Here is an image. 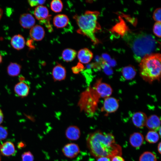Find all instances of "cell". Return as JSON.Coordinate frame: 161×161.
I'll return each instance as SVG.
<instances>
[{"instance_id": "cell-26", "label": "cell", "mask_w": 161, "mask_h": 161, "mask_svg": "<svg viewBox=\"0 0 161 161\" xmlns=\"http://www.w3.org/2000/svg\"><path fill=\"white\" fill-rule=\"evenodd\" d=\"M139 161H157V159L154 153L147 151L143 152L140 156Z\"/></svg>"}, {"instance_id": "cell-41", "label": "cell", "mask_w": 161, "mask_h": 161, "mask_svg": "<svg viewBox=\"0 0 161 161\" xmlns=\"http://www.w3.org/2000/svg\"><path fill=\"white\" fill-rule=\"evenodd\" d=\"M2 57L0 54V64L2 62Z\"/></svg>"}, {"instance_id": "cell-9", "label": "cell", "mask_w": 161, "mask_h": 161, "mask_svg": "<svg viewBox=\"0 0 161 161\" xmlns=\"http://www.w3.org/2000/svg\"><path fill=\"white\" fill-rule=\"evenodd\" d=\"M80 151L78 145L74 143L66 144L62 149V152L64 156L70 158L75 157L79 154Z\"/></svg>"}, {"instance_id": "cell-20", "label": "cell", "mask_w": 161, "mask_h": 161, "mask_svg": "<svg viewBox=\"0 0 161 161\" xmlns=\"http://www.w3.org/2000/svg\"><path fill=\"white\" fill-rule=\"evenodd\" d=\"M10 44L14 49L17 50H19L24 47L25 41L22 35L18 34L12 37L10 40Z\"/></svg>"}, {"instance_id": "cell-16", "label": "cell", "mask_w": 161, "mask_h": 161, "mask_svg": "<svg viewBox=\"0 0 161 161\" xmlns=\"http://www.w3.org/2000/svg\"><path fill=\"white\" fill-rule=\"evenodd\" d=\"M34 14L35 18L40 21L45 20L51 16L49 15L47 8L42 5L38 6L35 8Z\"/></svg>"}, {"instance_id": "cell-35", "label": "cell", "mask_w": 161, "mask_h": 161, "mask_svg": "<svg viewBox=\"0 0 161 161\" xmlns=\"http://www.w3.org/2000/svg\"><path fill=\"white\" fill-rule=\"evenodd\" d=\"M111 161H125V160L121 156L116 155L111 159Z\"/></svg>"}, {"instance_id": "cell-10", "label": "cell", "mask_w": 161, "mask_h": 161, "mask_svg": "<svg viewBox=\"0 0 161 161\" xmlns=\"http://www.w3.org/2000/svg\"><path fill=\"white\" fill-rule=\"evenodd\" d=\"M66 70L61 64L58 63L53 68L52 76L54 81H61L64 80L66 77Z\"/></svg>"}, {"instance_id": "cell-13", "label": "cell", "mask_w": 161, "mask_h": 161, "mask_svg": "<svg viewBox=\"0 0 161 161\" xmlns=\"http://www.w3.org/2000/svg\"><path fill=\"white\" fill-rule=\"evenodd\" d=\"M30 35L31 39L36 41H40L44 37L45 32L43 27L40 25H34L30 29Z\"/></svg>"}, {"instance_id": "cell-18", "label": "cell", "mask_w": 161, "mask_h": 161, "mask_svg": "<svg viewBox=\"0 0 161 161\" xmlns=\"http://www.w3.org/2000/svg\"><path fill=\"white\" fill-rule=\"evenodd\" d=\"M53 22L54 26L59 29L66 27L69 22L68 17L63 14H58L55 16Z\"/></svg>"}, {"instance_id": "cell-23", "label": "cell", "mask_w": 161, "mask_h": 161, "mask_svg": "<svg viewBox=\"0 0 161 161\" xmlns=\"http://www.w3.org/2000/svg\"><path fill=\"white\" fill-rule=\"evenodd\" d=\"M21 66L19 64L15 62H11L7 68V71L8 75L12 77L18 76L20 74Z\"/></svg>"}, {"instance_id": "cell-25", "label": "cell", "mask_w": 161, "mask_h": 161, "mask_svg": "<svg viewBox=\"0 0 161 161\" xmlns=\"http://www.w3.org/2000/svg\"><path fill=\"white\" fill-rule=\"evenodd\" d=\"M145 140L150 143H154L159 140V135L155 131L151 130L147 133L145 136Z\"/></svg>"}, {"instance_id": "cell-19", "label": "cell", "mask_w": 161, "mask_h": 161, "mask_svg": "<svg viewBox=\"0 0 161 161\" xmlns=\"http://www.w3.org/2000/svg\"><path fill=\"white\" fill-rule=\"evenodd\" d=\"M80 134L79 128L75 126H69L65 131L66 137L71 140H77L80 138Z\"/></svg>"}, {"instance_id": "cell-32", "label": "cell", "mask_w": 161, "mask_h": 161, "mask_svg": "<svg viewBox=\"0 0 161 161\" xmlns=\"http://www.w3.org/2000/svg\"><path fill=\"white\" fill-rule=\"evenodd\" d=\"M161 9L158 8L156 9L153 13V18L154 20L160 22Z\"/></svg>"}, {"instance_id": "cell-24", "label": "cell", "mask_w": 161, "mask_h": 161, "mask_svg": "<svg viewBox=\"0 0 161 161\" xmlns=\"http://www.w3.org/2000/svg\"><path fill=\"white\" fill-rule=\"evenodd\" d=\"M77 54L75 50L71 48H66L63 51L62 58L66 62H71L75 58Z\"/></svg>"}, {"instance_id": "cell-29", "label": "cell", "mask_w": 161, "mask_h": 161, "mask_svg": "<svg viewBox=\"0 0 161 161\" xmlns=\"http://www.w3.org/2000/svg\"><path fill=\"white\" fill-rule=\"evenodd\" d=\"M161 23L160 22H156L154 26L153 32L154 34L157 37H161Z\"/></svg>"}, {"instance_id": "cell-1", "label": "cell", "mask_w": 161, "mask_h": 161, "mask_svg": "<svg viewBox=\"0 0 161 161\" xmlns=\"http://www.w3.org/2000/svg\"><path fill=\"white\" fill-rule=\"evenodd\" d=\"M86 141L91 154L96 158L106 157L111 159L115 156L122 154L121 147L116 143L111 133L97 130L89 134Z\"/></svg>"}, {"instance_id": "cell-33", "label": "cell", "mask_w": 161, "mask_h": 161, "mask_svg": "<svg viewBox=\"0 0 161 161\" xmlns=\"http://www.w3.org/2000/svg\"><path fill=\"white\" fill-rule=\"evenodd\" d=\"M45 0H28V3L29 5L31 7L38 6L39 5H42L45 2Z\"/></svg>"}, {"instance_id": "cell-15", "label": "cell", "mask_w": 161, "mask_h": 161, "mask_svg": "<svg viewBox=\"0 0 161 161\" xmlns=\"http://www.w3.org/2000/svg\"><path fill=\"white\" fill-rule=\"evenodd\" d=\"M160 120L159 117L153 114L147 117L145 126L149 130L156 131L160 127Z\"/></svg>"}, {"instance_id": "cell-6", "label": "cell", "mask_w": 161, "mask_h": 161, "mask_svg": "<svg viewBox=\"0 0 161 161\" xmlns=\"http://www.w3.org/2000/svg\"><path fill=\"white\" fill-rule=\"evenodd\" d=\"M100 98L110 97L113 90L108 84L103 82L102 79H97L92 86Z\"/></svg>"}, {"instance_id": "cell-12", "label": "cell", "mask_w": 161, "mask_h": 161, "mask_svg": "<svg viewBox=\"0 0 161 161\" xmlns=\"http://www.w3.org/2000/svg\"><path fill=\"white\" fill-rule=\"evenodd\" d=\"M35 22L34 18L30 14L24 13L21 14L20 16V24L24 28L31 29L34 26Z\"/></svg>"}, {"instance_id": "cell-7", "label": "cell", "mask_w": 161, "mask_h": 161, "mask_svg": "<svg viewBox=\"0 0 161 161\" xmlns=\"http://www.w3.org/2000/svg\"><path fill=\"white\" fill-rule=\"evenodd\" d=\"M119 107V100L112 97L104 99V100L101 111L105 113V115L115 112Z\"/></svg>"}, {"instance_id": "cell-34", "label": "cell", "mask_w": 161, "mask_h": 161, "mask_svg": "<svg viewBox=\"0 0 161 161\" xmlns=\"http://www.w3.org/2000/svg\"><path fill=\"white\" fill-rule=\"evenodd\" d=\"M50 19L51 16L45 20L40 21L41 23L44 24L49 32H51L53 30L52 28L50 22Z\"/></svg>"}, {"instance_id": "cell-28", "label": "cell", "mask_w": 161, "mask_h": 161, "mask_svg": "<svg viewBox=\"0 0 161 161\" xmlns=\"http://www.w3.org/2000/svg\"><path fill=\"white\" fill-rule=\"evenodd\" d=\"M22 161H33L34 157L32 153L30 151H26L21 155Z\"/></svg>"}, {"instance_id": "cell-21", "label": "cell", "mask_w": 161, "mask_h": 161, "mask_svg": "<svg viewBox=\"0 0 161 161\" xmlns=\"http://www.w3.org/2000/svg\"><path fill=\"white\" fill-rule=\"evenodd\" d=\"M144 139L142 134L138 132H136L130 135L129 141L132 146L135 148H138L143 144Z\"/></svg>"}, {"instance_id": "cell-11", "label": "cell", "mask_w": 161, "mask_h": 161, "mask_svg": "<svg viewBox=\"0 0 161 161\" xmlns=\"http://www.w3.org/2000/svg\"><path fill=\"white\" fill-rule=\"evenodd\" d=\"M147 117L144 113L138 112L134 113L132 117L134 125L137 127L142 128L145 126Z\"/></svg>"}, {"instance_id": "cell-30", "label": "cell", "mask_w": 161, "mask_h": 161, "mask_svg": "<svg viewBox=\"0 0 161 161\" xmlns=\"http://www.w3.org/2000/svg\"><path fill=\"white\" fill-rule=\"evenodd\" d=\"M71 69L73 73L78 74L85 69V67L82 64L79 62L76 65L73 66Z\"/></svg>"}, {"instance_id": "cell-2", "label": "cell", "mask_w": 161, "mask_h": 161, "mask_svg": "<svg viewBox=\"0 0 161 161\" xmlns=\"http://www.w3.org/2000/svg\"><path fill=\"white\" fill-rule=\"evenodd\" d=\"M123 38L132 49L134 58L138 62L146 55L152 53L157 45L154 37L146 33L127 32Z\"/></svg>"}, {"instance_id": "cell-36", "label": "cell", "mask_w": 161, "mask_h": 161, "mask_svg": "<svg viewBox=\"0 0 161 161\" xmlns=\"http://www.w3.org/2000/svg\"><path fill=\"white\" fill-rule=\"evenodd\" d=\"M96 161H111L110 158L106 157H101L97 158Z\"/></svg>"}, {"instance_id": "cell-17", "label": "cell", "mask_w": 161, "mask_h": 161, "mask_svg": "<svg viewBox=\"0 0 161 161\" xmlns=\"http://www.w3.org/2000/svg\"><path fill=\"white\" fill-rule=\"evenodd\" d=\"M16 149L14 144L11 142L6 141L0 145V152L5 156H10L15 154Z\"/></svg>"}, {"instance_id": "cell-42", "label": "cell", "mask_w": 161, "mask_h": 161, "mask_svg": "<svg viewBox=\"0 0 161 161\" xmlns=\"http://www.w3.org/2000/svg\"><path fill=\"white\" fill-rule=\"evenodd\" d=\"M159 130V134L160 135V136L161 135V127H160V128H159V129L158 130Z\"/></svg>"}, {"instance_id": "cell-27", "label": "cell", "mask_w": 161, "mask_h": 161, "mask_svg": "<svg viewBox=\"0 0 161 161\" xmlns=\"http://www.w3.org/2000/svg\"><path fill=\"white\" fill-rule=\"evenodd\" d=\"M50 7L53 11L56 13H59L63 9V4L60 0H54L51 2Z\"/></svg>"}, {"instance_id": "cell-4", "label": "cell", "mask_w": 161, "mask_h": 161, "mask_svg": "<svg viewBox=\"0 0 161 161\" xmlns=\"http://www.w3.org/2000/svg\"><path fill=\"white\" fill-rule=\"evenodd\" d=\"M161 55L152 53L144 56L140 62V75L145 81L149 83L160 80L161 72Z\"/></svg>"}, {"instance_id": "cell-5", "label": "cell", "mask_w": 161, "mask_h": 161, "mask_svg": "<svg viewBox=\"0 0 161 161\" xmlns=\"http://www.w3.org/2000/svg\"><path fill=\"white\" fill-rule=\"evenodd\" d=\"M100 99L92 87L90 86L80 94L78 105L81 112L92 117L97 109Z\"/></svg>"}, {"instance_id": "cell-40", "label": "cell", "mask_w": 161, "mask_h": 161, "mask_svg": "<svg viewBox=\"0 0 161 161\" xmlns=\"http://www.w3.org/2000/svg\"><path fill=\"white\" fill-rule=\"evenodd\" d=\"M3 14V11L2 9L0 7V20Z\"/></svg>"}, {"instance_id": "cell-3", "label": "cell", "mask_w": 161, "mask_h": 161, "mask_svg": "<svg viewBox=\"0 0 161 161\" xmlns=\"http://www.w3.org/2000/svg\"><path fill=\"white\" fill-rule=\"evenodd\" d=\"M99 14L98 11L87 10L80 15H75L73 17L78 27V33L86 36L94 44L99 43L95 35L101 29L97 21Z\"/></svg>"}, {"instance_id": "cell-8", "label": "cell", "mask_w": 161, "mask_h": 161, "mask_svg": "<svg viewBox=\"0 0 161 161\" xmlns=\"http://www.w3.org/2000/svg\"><path fill=\"white\" fill-rule=\"evenodd\" d=\"M30 86L25 79L20 80L14 87V91L16 95L21 98L27 97L30 91Z\"/></svg>"}, {"instance_id": "cell-37", "label": "cell", "mask_w": 161, "mask_h": 161, "mask_svg": "<svg viewBox=\"0 0 161 161\" xmlns=\"http://www.w3.org/2000/svg\"><path fill=\"white\" fill-rule=\"evenodd\" d=\"M4 114L3 112L0 108V125L2 123L4 120Z\"/></svg>"}, {"instance_id": "cell-14", "label": "cell", "mask_w": 161, "mask_h": 161, "mask_svg": "<svg viewBox=\"0 0 161 161\" xmlns=\"http://www.w3.org/2000/svg\"><path fill=\"white\" fill-rule=\"evenodd\" d=\"M77 57L80 63L82 64H87L92 60L93 54L88 49L84 48L80 49L78 52Z\"/></svg>"}, {"instance_id": "cell-31", "label": "cell", "mask_w": 161, "mask_h": 161, "mask_svg": "<svg viewBox=\"0 0 161 161\" xmlns=\"http://www.w3.org/2000/svg\"><path fill=\"white\" fill-rule=\"evenodd\" d=\"M8 131L6 127L0 126V140L5 139L7 136Z\"/></svg>"}, {"instance_id": "cell-39", "label": "cell", "mask_w": 161, "mask_h": 161, "mask_svg": "<svg viewBox=\"0 0 161 161\" xmlns=\"http://www.w3.org/2000/svg\"><path fill=\"white\" fill-rule=\"evenodd\" d=\"M161 143L160 142L158 145L157 150L159 153L160 154H161Z\"/></svg>"}, {"instance_id": "cell-22", "label": "cell", "mask_w": 161, "mask_h": 161, "mask_svg": "<svg viewBox=\"0 0 161 161\" xmlns=\"http://www.w3.org/2000/svg\"><path fill=\"white\" fill-rule=\"evenodd\" d=\"M121 73L123 79L126 80H130L135 77L136 71L134 67L129 65L123 68Z\"/></svg>"}, {"instance_id": "cell-38", "label": "cell", "mask_w": 161, "mask_h": 161, "mask_svg": "<svg viewBox=\"0 0 161 161\" xmlns=\"http://www.w3.org/2000/svg\"><path fill=\"white\" fill-rule=\"evenodd\" d=\"M102 57L104 59L108 61L109 60L110 58V57L109 56L106 54H103Z\"/></svg>"}]
</instances>
